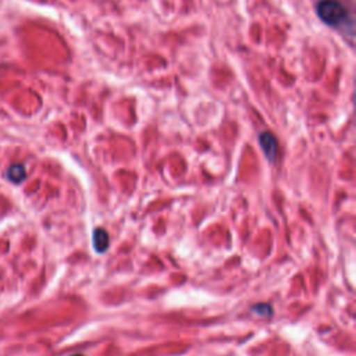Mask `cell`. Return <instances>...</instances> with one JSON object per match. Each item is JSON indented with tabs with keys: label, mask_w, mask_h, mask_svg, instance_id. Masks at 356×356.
<instances>
[{
	"label": "cell",
	"mask_w": 356,
	"mask_h": 356,
	"mask_svg": "<svg viewBox=\"0 0 356 356\" xmlns=\"http://www.w3.org/2000/svg\"><path fill=\"white\" fill-rule=\"evenodd\" d=\"M7 177L10 178V181L18 184L21 182L25 177H26V172H25V168L22 164H13L8 171H7Z\"/></svg>",
	"instance_id": "277c9868"
},
{
	"label": "cell",
	"mask_w": 356,
	"mask_h": 356,
	"mask_svg": "<svg viewBox=\"0 0 356 356\" xmlns=\"http://www.w3.org/2000/svg\"><path fill=\"white\" fill-rule=\"evenodd\" d=\"M260 146H261L266 157L270 161H274L277 157V152H278V143H277L275 136L270 132H263L260 135Z\"/></svg>",
	"instance_id": "7a4b0ae2"
},
{
	"label": "cell",
	"mask_w": 356,
	"mask_h": 356,
	"mask_svg": "<svg viewBox=\"0 0 356 356\" xmlns=\"http://www.w3.org/2000/svg\"><path fill=\"white\" fill-rule=\"evenodd\" d=\"M93 246L96 252H104L108 248V235L104 229L97 228L93 234Z\"/></svg>",
	"instance_id": "3957f363"
},
{
	"label": "cell",
	"mask_w": 356,
	"mask_h": 356,
	"mask_svg": "<svg viewBox=\"0 0 356 356\" xmlns=\"http://www.w3.org/2000/svg\"><path fill=\"white\" fill-rule=\"evenodd\" d=\"M74 356H82V355H74Z\"/></svg>",
	"instance_id": "5b68a950"
},
{
	"label": "cell",
	"mask_w": 356,
	"mask_h": 356,
	"mask_svg": "<svg viewBox=\"0 0 356 356\" xmlns=\"http://www.w3.org/2000/svg\"><path fill=\"white\" fill-rule=\"evenodd\" d=\"M317 15L327 25H338L345 19L346 10L337 0H323L317 4Z\"/></svg>",
	"instance_id": "6da1fadb"
}]
</instances>
